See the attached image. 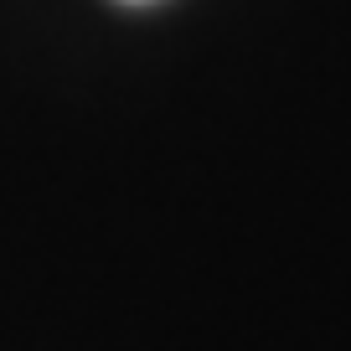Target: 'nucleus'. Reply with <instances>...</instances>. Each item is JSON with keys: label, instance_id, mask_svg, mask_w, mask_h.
Wrapping results in <instances>:
<instances>
[{"label": "nucleus", "instance_id": "1", "mask_svg": "<svg viewBox=\"0 0 351 351\" xmlns=\"http://www.w3.org/2000/svg\"><path fill=\"white\" fill-rule=\"evenodd\" d=\"M130 5H145V0H130Z\"/></svg>", "mask_w": 351, "mask_h": 351}]
</instances>
